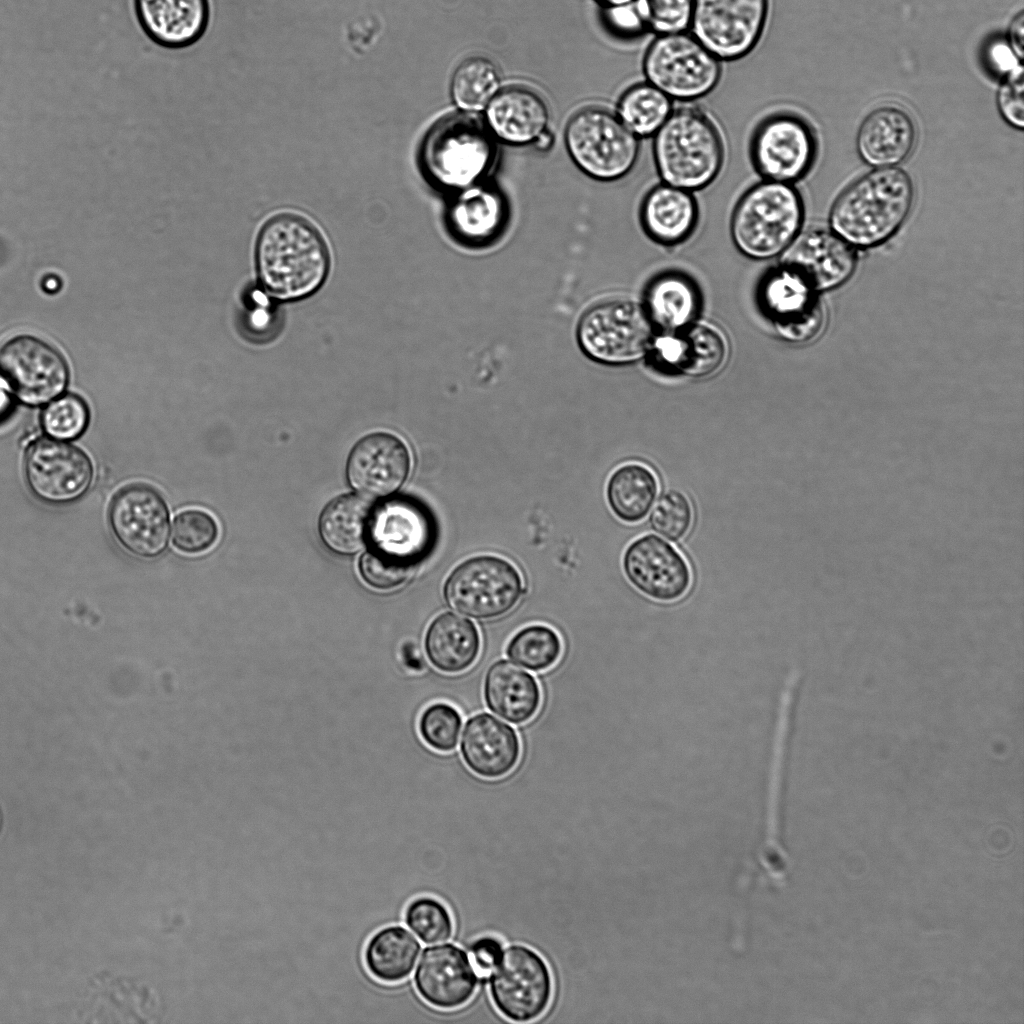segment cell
I'll use <instances>...</instances> for the list:
<instances>
[{"label":"cell","mask_w":1024,"mask_h":1024,"mask_svg":"<svg viewBox=\"0 0 1024 1024\" xmlns=\"http://www.w3.org/2000/svg\"><path fill=\"white\" fill-rule=\"evenodd\" d=\"M770 0H693L690 33L721 62L750 54L761 40Z\"/></svg>","instance_id":"cell-11"},{"label":"cell","mask_w":1024,"mask_h":1024,"mask_svg":"<svg viewBox=\"0 0 1024 1024\" xmlns=\"http://www.w3.org/2000/svg\"><path fill=\"white\" fill-rule=\"evenodd\" d=\"M8 384L0 378V420L10 411L11 398L7 389Z\"/></svg>","instance_id":"cell-50"},{"label":"cell","mask_w":1024,"mask_h":1024,"mask_svg":"<svg viewBox=\"0 0 1024 1024\" xmlns=\"http://www.w3.org/2000/svg\"><path fill=\"white\" fill-rule=\"evenodd\" d=\"M595 1L598 2L602 7H608V6L624 4V3L630 2L632 0H595Z\"/></svg>","instance_id":"cell-53"},{"label":"cell","mask_w":1024,"mask_h":1024,"mask_svg":"<svg viewBox=\"0 0 1024 1024\" xmlns=\"http://www.w3.org/2000/svg\"><path fill=\"white\" fill-rule=\"evenodd\" d=\"M694 510L689 498L680 490L662 492L649 515L650 528L673 542L683 540L693 525Z\"/></svg>","instance_id":"cell-38"},{"label":"cell","mask_w":1024,"mask_h":1024,"mask_svg":"<svg viewBox=\"0 0 1024 1024\" xmlns=\"http://www.w3.org/2000/svg\"><path fill=\"white\" fill-rule=\"evenodd\" d=\"M658 492L656 474L639 462H628L617 467L606 485V498L611 511L627 524L638 523L647 516Z\"/></svg>","instance_id":"cell-32"},{"label":"cell","mask_w":1024,"mask_h":1024,"mask_svg":"<svg viewBox=\"0 0 1024 1024\" xmlns=\"http://www.w3.org/2000/svg\"><path fill=\"white\" fill-rule=\"evenodd\" d=\"M493 144L477 124L451 119L426 138L421 163L428 178L440 188L462 190L475 185L488 170Z\"/></svg>","instance_id":"cell-8"},{"label":"cell","mask_w":1024,"mask_h":1024,"mask_svg":"<svg viewBox=\"0 0 1024 1024\" xmlns=\"http://www.w3.org/2000/svg\"><path fill=\"white\" fill-rule=\"evenodd\" d=\"M803 199L793 184L761 179L738 199L730 231L735 247L749 259L782 255L802 230Z\"/></svg>","instance_id":"cell-4"},{"label":"cell","mask_w":1024,"mask_h":1024,"mask_svg":"<svg viewBox=\"0 0 1024 1024\" xmlns=\"http://www.w3.org/2000/svg\"><path fill=\"white\" fill-rule=\"evenodd\" d=\"M748 153L752 168L761 179L794 184L809 172L816 155V140L802 117L789 111H774L753 128Z\"/></svg>","instance_id":"cell-10"},{"label":"cell","mask_w":1024,"mask_h":1024,"mask_svg":"<svg viewBox=\"0 0 1024 1024\" xmlns=\"http://www.w3.org/2000/svg\"><path fill=\"white\" fill-rule=\"evenodd\" d=\"M383 510L376 520L375 546L412 563L432 542L434 529L429 515L410 501H397Z\"/></svg>","instance_id":"cell-30"},{"label":"cell","mask_w":1024,"mask_h":1024,"mask_svg":"<svg viewBox=\"0 0 1024 1024\" xmlns=\"http://www.w3.org/2000/svg\"><path fill=\"white\" fill-rule=\"evenodd\" d=\"M781 262L799 271L820 293L842 286L854 274L855 248L830 228L814 227L798 234Z\"/></svg>","instance_id":"cell-19"},{"label":"cell","mask_w":1024,"mask_h":1024,"mask_svg":"<svg viewBox=\"0 0 1024 1024\" xmlns=\"http://www.w3.org/2000/svg\"><path fill=\"white\" fill-rule=\"evenodd\" d=\"M818 294L799 271L780 262L761 277L756 300L778 338L800 340L810 336L826 317Z\"/></svg>","instance_id":"cell-13"},{"label":"cell","mask_w":1024,"mask_h":1024,"mask_svg":"<svg viewBox=\"0 0 1024 1024\" xmlns=\"http://www.w3.org/2000/svg\"><path fill=\"white\" fill-rule=\"evenodd\" d=\"M108 520L118 543L139 558H154L166 549L169 509L158 491L149 485L132 484L113 497Z\"/></svg>","instance_id":"cell-15"},{"label":"cell","mask_w":1024,"mask_h":1024,"mask_svg":"<svg viewBox=\"0 0 1024 1024\" xmlns=\"http://www.w3.org/2000/svg\"><path fill=\"white\" fill-rule=\"evenodd\" d=\"M523 592L518 570L496 556H477L458 565L444 585V598L457 612L478 620L510 612Z\"/></svg>","instance_id":"cell-9"},{"label":"cell","mask_w":1024,"mask_h":1024,"mask_svg":"<svg viewBox=\"0 0 1024 1024\" xmlns=\"http://www.w3.org/2000/svg\"><path fill=\"white\" fill-rule=\"evenodd\" d=\"M502 954V945L494 937L477 939L470 948V957L475 972L482 978L490 976Z\"/></svg>","instance_id":"cell-47"},{"label":"cell","mask_w":1024,"mask_h":1024,"mask_svg":"<svg viewBox=\"0 0 1024 1024\" xmlns=\"http://www.w3.org/2000/svg\"><path fill=\"white\" fill-rule=\"evenodd\" d=\"M407 926L425 943H438L450 938L453 922L448 909L431 897L413 900L406 908Z\"/></svg>","instance_id":"cell-41"},{"label":"cell","mask_w":1024,"mask_h":1024,"mask_svg":"<svg viewBox=\"0 0 1024 1024\" xmlns=\"http://www.w3.org/2000/svg\"><path fill=\"white\" fill-rule=\"evenodd\" d=\"M699 207L694 192L663 182L645 194L640 206L641 225L661 245L685 241L696 228Z\"/></svg>","instance_id":"cell-24"},{"label":"cell","mask_w":1024,"mask_h":1024,"mask_svg":"<svg viewBox=\"0 0 1024 1024\" xmlns=\"http://www.w3.org/2000/svg\"><path fill=\"white\" fill-rule=\"evenodd\" d=\"M490 975L491 998L507 1019L528 1022L548 1008L552 976L545 960L530 947H507Z\"/></svg>","instance_id":"cell-12"},{"label":"cell","mask_w":1024,"mask_h":1024,"mask_svg":"<svg viewBox=\"0 0 1024 1024\" xmlns=\"http://www.w3.org/2000/svg\"><path fill=\"white\" fill-rule=\"evenodd\" d=\"M256 263L264 288L279 300H295L315 292L329 269L327 246L307 219L282 213L260 232Z\"/></svg>","instance_id":"cell-2"},{"label":"cell","mask_w":1024,"mask_h":1024,"mask_svg":"<svg viewBox=\"0 0 1024 1024\" xmlns=\"http://www.w3.org/2000/svg\"><path fill=\"white\" fill-rule=\"evenodd\" d=\"M535 146L539 150H547L553 143V137L548 131L542 132L534 141Z\"/></svg>","instance_id":"cell-51"},{"label":"cell","mask_w":1024,"mask_h":1024,"mask_svg":"<svg viewBox=\"0 0 1024 1024\" xmlns=\"http://www.w3.org/2000/svg\"><path fill=\"white\" fill-rule=\"evenodd\" d=\"M0 373L17 397L29 405L53 400L69 377L63 356L50 344L28 335L13 338L1 348Z\"/></svg>","instance_id":"cell-16"},{"label":"cell","mask_w":1024,"mask_h":1024,"mask_svg":"<svg viewBox=\"0 0 1024 1024\" xmlns=\"http://www.w3.org/2000/svg\"><path fill=\"white\" fill-rule=\"evenodd\" d=\"M132 10L146 39L167 51L197 44L211 18L209 0H132Z\"/></svg>","instance_id":"cell-20"},{"label":"cell","mask_w":1024,"mask_h":1024,"mask_svg":"<svg viewBox=\"0 0 1024 1024\" xmlns=\"http://www.w3.org/2000/svg\"><path fill=\"white\" fill-rule=\"evenodd\" d=\"M988 58L992 67L1001 72L1008 73L1022 61L1019 60L1008 43L996 42L990 46Z\"/></svg>","instance_id":"cell-48"},{"label":"cell","mask_w":1024,"mask_h":1024,"mask_svg":"<svg viewBox=\"0 0 1024 1024\" xmlns=\"http://www.w3.org/2000/svg\"><path fill=\"white\" fill-rule=\"evenodd\" d=\"M549 110L544 99L523 87L498 92L487 105L486 121L500 140L514 145L534 142L546 130Z\"/></svg>","instance_id":"cell-25"},{"label":"cell","mask_w":1024,"mask_h":1024,"mask_svg":"<svg viewBox=\"0 0 1024 1024\" xmlns=\"http://www.w3.org/2000/svg\"><path fill=\"white\" fill-rule=\"evenodd\" d=\"M1008 45L1022 61L1024 55V13L1020 11L1012 19L1008 28Z\"/></svg>","instance_id":"cell-49"},{"label":"cell","mask_w":1024,"mask_h":1024,"mask_svg":"<svg viewBox=\"0 0 1024 1024\" xmlns=\"http://www.w3.org/2000/svg\"><path fill=\"white\" fill-rule=\"evenodd\" d=\"M460 751L464 763L474 774L485 779H498L517 766L521 743L513 727L482 712L467 720Z\"/></svg>","instance_id":"cell-22"},{"label":"cell","mask_w":1024,"mask_h":1024,"mask_svg":"<svg viewBox=\"0 0 1024 1024\" xmlns=\"http://www.w3.org/2000/svg\"><path fill=\"white\" fill-rule=\"evenodd\" d=\"M916 127L900 107L883 105L872 110L861 123L856 147L861 159L876 168L894 167L913 150Z\"/></svg>","instance_id":"cell-23"},{"label":"cell","mask_w":1024,"mask_h":1024,"mask_svg":"<svg viewBox=\"0 0 1024 1024\" xmlns=\"http://www.w3.org/2000/svg\"><path fill=\"white\" fill-rule=\"evenodd\" d=\"M43 289L47 292H56L59 289V280L55 276H49L43 282Z\"/></svg>","instance_id":"cell-52"},{"label":"cell","mask_w":1024,"mask_h":1024,"mask_svg":"<svg viewBox=\"0 0 1024 1024\" xmlns=\"http://www.w3.org/2000/svg\"><path fill=\"white\" fill-rule=\"evenodd\" d=\"M644 8L648 28L656 35L685 32L689 30L693 11V0H640Z\"/></svg>","instance_id":"cell-44"},{"label":"cell","mask_w":1024,"mask_h":1024,"mask_svg":"<svg viewBox=\"0 0 1024 1024\" xmlns=\"http://www.w3.org/2000/svg\"><path fill=\"white\" fill-rule=\"evenodd\" d=\"M565 142L575 164L588 176L604 182L630 174L641 152V139L615 112L602 107L577 112L567 124Z\"/></svg>","instance_id":"cell-7"},{"label":"cell","mask_w":1024,"mask_h":1024,"mask_svg":"<svg viewBox=\"0 0 1024 1024\" xmlns=\"http://www.w3.org/2000/svg\"><path fill=\"white\" fill-rule=\"evenodd\" d=\"M373 520L369 504L346 494L330 501L319 518V534L333 552L343 555L360 550L369 538Z\"/></svg>","instance_id":"cell-31"},{"label":"cell","mask_w":1024,"mask_h":1024,"mask_svg":"<svg viewBox=\"0 0 1024 1024\" xmlns=\"http://www.w3.org/2000/svg\"><path fill=\"white\" fill-rule=\"evenodd\" d=\"M1024 68L1022 62L1006 73L997 92V105L1003 119L1011 126L1024 127Z\"/></svg>","instance_id":"cell-46"},{"label":"cell","mask_w":1024,"mask_h":1024,"mask_svg":"<svg viewBox=\"0 0 1024 1024\" xmlns=\"http://www.w3.org/2000/svg\"><path fill=\"white\" fill-rule=\"evenodd\" d=\"M419 952V942L407 929L388 926L369 939L364 950V963L375 979L397 983L411 974Z\"/></svg>","instance_id":"cell-33"},{"label":"cell","mask_w":1024,"mask_h":1024,"mask_svg":"<svg viewBox=\"0 0 1024 1024\" xmlns=\"http://www.w3.org/2000/svg\"><path fill=\"white\" fill-rule=\"evenodd\" d=\"M601 18L605 28L622 40H636L650 32L640 0L602 7Z\"/></svg>","instance_id":"cell-45"},{"label":"cell","mask_w":1024,"mask_h":1024,"mask_svg":"<svg viewBox=\"0 0 1024 1024\" xmlns=\"http://www.w3.org/2000/svg\"><path fill=\"white\" fill-rule=\"evenodd\" d=\"M915 190L897 167L876 168L850 184L834 201L829 228L854 248H872L892 238L907 220Z\"/></svg>","instance_id":"cell-1"},{"label":"cell","mask_w":1024,"mask_h":1024,"mask_svg":"<svg viewBox=\"0 0 1024 1024\" xmlns=\"http://www.w3.org/2000/svg\"><path fill=\"white\" fill-rule=\"evenodd\" d=\"M656 332L642 303L612 297L596 301L582 312L576 339L590 360L622 367L647 358Z\"/></svg>","instance_id":"cell-5"},{"label":"cell","mask_w":1024,"mask_h":1024,"mask_svg":"<svg viewBox=\"0 0 1024 1024\" xmlns=\"http://www.w3.org/2000/svg\"><path fill=\"white\" fill-rule=\"evenodd\" d=\"M674 110V101L647 82L630 85L620 95L616 114L639 139L652 138Z\"/></svg>","instance_id":"cell-35"},{"label":"cell","mask_w":1024,"mask_h":1024,"mask_svg":"<svg viewBox=\"0 0 1024 1024\" xmlns=\"http://www.w3.org/2000/svg\"><path fill=\"white\" fill-rule=\"evenodd\" d=\"M24 476L30 492L50 505H65L83 497L90 489L94 468L80 448L57 440L40 439L29 448Z\"/></svg>","instance_id":"cell-14"},{"label":"cell","mask_w":1024,"mask_h":1024,"mask_svg":"<svg viewBox=\"0 0 1024 1024\" xmlns=\"http://www.w3.org/2000/svg\"><path fill=\"white\" fill-rule=\"evenodd\" d=\"M652 157L661 182L696 192L720 175L726 158L725 141L706 110L683 105L674 108L652 136Z\"/></svg>","instance_id":"cell-3"},{"label":"cell","mask_w":1024,"mask_h":1024,"mask_svg":"<svg viewBox=\"0 0 1024 1024\" xmlns=\"http://www.w3.org/2000/svg\"><path fill=\"white\" fill-rule=\"evenodd\" d=\"M622 568L636 590L658 602L680 600L693 582L685 557L671 543L654 534L642 535L626 547Z\"/></svg>","instance_id":"cell-17"},{"label":"cell","mask_w":1024,"mask_h":1024,"mask_svg":"<svg viewBox=\"0 0 1024 1024\" xmlns=\"http://www.w3.org/2000/svg\"><path fill=\"white\" fill-rule=\"evenodd\" d=\"M461 726L460 712L445 702L428 705L418 721V731L422 740L433 750L442 753L456 748Z\"/></svg>","instance_id":"cell-40"},{"label":"cell","mask_w":1024,"mask_h":1024,"mask_svg":"<svg viewBox=\"0 0 1024 1024\" xmlns=\"http://www.w3.org/2000/svg\"><path fill=\"white\" fill-rule=\"evenodd\" d=\"M506 218L500 194L489 187L472 185L460 190L448 209V227L463 243L483 244L497 236Z\"/></svg>","instance_id":"cell-29"},{"label":"cell","mask_w":1024,"mask_h":1024,"mask_svg":"<svg viewBox=\"0 0 1024 1024\" xmlns=\"http://www.w3.org/2000/svg\"><path fill=\"white\" fill-rule=\"evenodd\" d=\"M218 537V526L214 518L200 509H186L174 518L172 539L174 546L186 554H197L208 550Z\"/></svg>","instance_id":"cell-42"},{"label":"cell","mask_w":1024,"mask_h":1024,"mask_svg":"<svg viewBox=\"0 0 1024 1024\" xmlns=\"http://www.w3.org/2000/svg\"><path fill=\"white\" fill-rule=\"evenodd\" d=\"M641 303L657 331H680L698 319L702 296L691 277L665 271L650 280Z\"/></svg>","instance_id":"cell-26"},{"label":"cell","mask_w":1024,"mask_h":1024,"mask_svg":"<svg viewBox=\"0 0 1024 1024\" xmlns=\"http://www.w3.org/2000/svg\"><path fill=\"white\" fill-rule=\"evenodd\" d=\"M424 650L431 665L442 673L469 669L481 651V636L469 619L452 612L437 615L424 634Z\"/></svg>","instance_id":"cell-28"},{"label":"cell","mask_w":1024,"mask_h":1024,"mask_svg":"<svg viewBox=\"0 0 1024 1024\" xmlns=\"http://www.w3.org/2000/svg\"><path fill=\"white\" fill-rule=\"evenodd\" d=\"M483 695L490 711L517 725L530 721L542 701L537 680L507 660H499L488 668Z\"/></svg>","instance_id":"cell-27"},{"label":"cell","mask_w":1024,"mask_h":1024,"mask_svg":"<svg viewBox=\"0 0 1024 1024\" xmlns=\"http://www.w3.org/2000/svg\"><path fill=\"white\" fill-rule=\"evenodd\" d=\"M414 982L426 1003L443 1010L465 1005L473 997L477 985L475 970L466 953L450 943L423 951Z\"/></svg>","instance_id":"cell-21"},{"label":"cell","mask_w":1024,"mask_h":1024,"mask_svg":"<svg viewBox=\"0 0 1024 1024\" xmlns=\"http://www.w3.org/2000/svg\"><path fill=\"white\" fill-rule=\"evenodd\" d=\"M680 333L682 354L677 375L706 378L719 372L728 362L729 338L716 323L697 319Z\"/></svg>","instance_id":"cell-34"},{"label":"cell","mask_w":1024,"mask_h":1024,"mask_svg":"<svg viewBox=\"0 0 1024 1024\" xmlns=\"http://www.w3.org/2000/svg\"><path fill=\"white\" fill-rule=\"evenodd\" d=\"M642 72L674 102L692 103L713 92L722 62L690 32L656 35L642 57Z\"/></svg>","instance_id":"cell-6"},{"label":"cell","mask_w":1024,"mask_h":1024,"mask_svg":"<svg viewBox=\"0 0 1024 1024\" xmlns=\"http://www.w3.org/2000/svg\"><path fill=\"white\" fill-rule=\"evenodd\" d=\"M89 418L86 403L79 396L66 394L54 399L45 407L41 425L51 438L73 440L84 433Z\"/></svg>","instance_id":"cell-39"},{"label":"cell","mask_w":1024,"mask_h":1024,"mask_svg":"<svg viewBox=\"0 0 1024 1024\" xmlns=\"http://www.w3.org/2000/svg\"><path fill=\"white\" fill-rule=\"evenodd\" d=\"M411 564L400 556L374 546L362 556L359 568L368 585L379 590H390L409 578Z\"/></svg>","instance_id":"cell-43"},{"label":"cell","mask_w":1024,"mask_h":1024,"mask_svg":"<svg viewBox=\"0 0 1024 1024\" xmlns=\"http://www.w3.org/2000/svg\"><path fill=\"white\" fill-rule=\"evenodd\" d=\"M500 75L495 64L485 57H471L457 67L451 82L455 104L465 111H480L499 92Z\"/></svg>","instance_id":"cell-36"},{"label":"cell","mask_w":1024,"mask_h":1024,"mask_svg":"<svg viewBox=\"0 0 1024 1024\" xmlns=\"http://www.w3.org/2000/svg\"><path fill=\"white\" fill-rule=\"evenodd\" d=\"M411 457L397 436L377 432L360 439L350 452L347 478L359 493L382 498L395 492L406 480Z\"/></svg>","instance_id":"cell-18"},{"label":"cell","mask_w":1024,"mask_h":1024,"mask_svg":"<svg viewBox=\"0 0 1024 1024\" xmlns=\"http://www.w3.org/2000/svg\"><path fill=\"white\" fill-rule=\"evenodd\" d=\"M563 644L559 634L543 624L526 626L509 640L506 655L517 664L532 670L545 671L560 659Z\"/></svg>","instance_id":"cell-37"}]
</instances>
